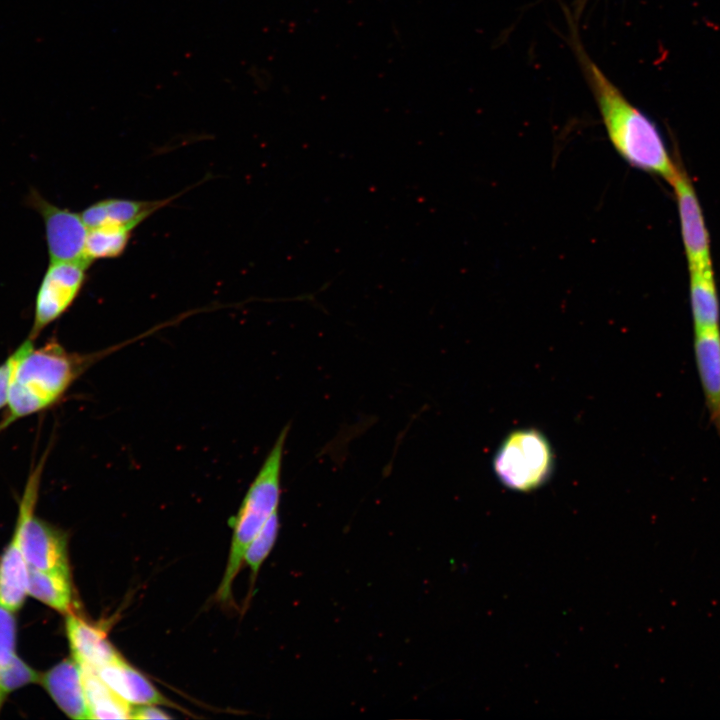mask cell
I'll list each match as a JSON object with an SVG mask.
<instances>
[{"mask_svg":"<svg viewBox=\"0 0 720 720\" xmlns=\"http://www.w3.org/2000/svg\"><path fill=\"white\" fill-rule=\"evenodd\" d=\"M571 42L616 152L632 167L660 176L671 183L679 167L672 161L656 125L624 96L591 59L575 31Z\"/></svg>","mask_w":720,"mask_h":720,"instance_id":"1","label":"cell"},{"mask_svg":"<svg viewBox=\"0 0 720 720\" xmlns=\"http://www.w3.org/2000/svg\"><path fill=\"white\" fill-rule=\"evenodd\" d=\"M121 347L117 345L96 353L77 354L69 353L57 342L35 349L33 340L28 338L23 343V352L14 369L7 402L8 413L0 429L55 404L93 363Z\"/></svg>","mask_w":720,"mask_h":720,"instance_id":"2","label":"cell"},{"mask_svg":"<svg viewBox=\"0 0 720 720\" xmlns=\"http://www.w3.org/2000/svg\"><path fill=\"white\" fill-rule=\"evenodd\" d=\"M289 426L283 428L255 479L231 519V549L223 579L217 591L220 601L231 597L232 584L243 563L245 551L271 515L278 511L281 496V468Z\"/></svg>","mask_w":720,"mask_h":720,"instance_id":"3","label":"cell"},{"mask_svg":"<svg viewBox=\"0 0 720 720\" xmlns=\"http://www.w3.org/2000/svg\"><path fill=\"white\" fill-rule=\"evenodd\" d=\"M553 466L551 445L536 429L511 432L493 459L497 479L505 487L523 492L542 486L550 478Z\"/></svg>","mask_w":720,"mask_h":720,"instance_id":"4","label":"cell"},{"mask_svg":"<svg viewBox=\"0 0 720 720\" xmlns=\"http://www.w3.org/2000/svg\"><path fill=\"white\" fill-rule=\"evenodd\" d=\"M44 459L28 478L14 531L18 534L23 556L30 569L70 572L65 534L33 513Z\"/></svg>","mask_w":720,"mask_h":720,"instance_id":"5","label":"cell"},{"mask_svg":"<svg viewBox=\"0 0 720 720\" xmlns=\"http://www.w3.org/2000/svg\"><path fill=\"white\" fill-rule=\"evenodd\" d=\"M90 265L84 262H50L40 285L30 339L59 318L75 301Z\"/></svg>","mask_w":720,"mask_h":720,"instance_id":"6","label":"cell"},{"mask_svg":"<svg viewBox=\"0 0 720 720\" xmlns=\"http://www.w3.org/2000/svg\"><path fill=\"white\" fill-rule=\"evenodd\" d=\"M32 202L44 219L50 262H84L90 265L85 256L89 229L81 215L54 206L36 193Z\"/></svg>","mask_w":720,"mask_h":720,"instance_id":"7","label":"cell"},{"mask_svg":"<svg viewBox=\"0 0 720 720\" xmlns=\"http://www.w3.org/2000/svg\"><path fill=\"white\" fill-rule=\"evenodd\" d=\"M671 185L676 196L682 240L690 268L711 266L709 235L693 185L678 168Z\"/></svg>","mask_w":720,"mask_h":720,"instance_id":"8","label":"cell"},{"mask_svg":"<svg viewBox=\"0 0 720 720\" xmlns=\"http://www.w3.org/2000/svg\"><path fill=\"white\" fill-rule=\"evenodd\" d=\"M693 347L705 406L720 438V327L694 331Z\"/></svg>","mask_w":720,"mask_h":720,"instance_id":"9","label":"cell"},{"mask_svg":"<svg viewBox=\"0 0 720 720\" xmlns=\"http://www.w3.org/2000/svg\"><path fill=\"white\" fill-rule=\"evenodd\" d=\"M39 682L68 717L78 720L91 719L82 669L73 657L64 659L40 675Z\"/></svg>","mask_w":720,"mask_h":720,"instance_id":"10","label":"cell"},{"mask_svg":"<svg viewBox=\"0 0 720 720\" xmlns=\"http://www.w3.org/2000/svg\"><path fill=\"white\" fill-rule=\"evenodd\" d=\"M65 629L72 657L81 667L97 671L121 658L102 628L71 612L66 614Z\"/></svg>","mask_w":720,"mask_h":720,"instance_id":"11","label":"cell"},{"mask_svg":"<svg viewBox=\"0 0 720 720\" xmlns=\"http://www.w3.org/2000/svg\"><path fill=\"white\" fill-rule=\"evenodd\" d=\"M170 200L140 201L110 198L90 205L80 215L88 229L117 226L133 230Z\"/></svg>","mask_w":720,"mask_h":720,"instance_id":"12","label":"cell"},{"mask_svg":"<svg viewBox=\"0 0 720 720\" xmlns=\"http://www.w3.org/2000/svg\"><path fill=\"white\" fill-rule=\"evenodd\" d=\"M121 698L131 705H170L157 688L122 657L95 671Z\"/></svg>","mask_w":720,"mask_h":720,"instance_id":"13","label":"cell"},{"mask_svg":"<svg viewBox=\"0 0 720 720\" xmlns=\"http://www.w3.org/2000/svg\"><path fill=\"white\" fill-rule=\"evenodd\" d=\"M29 566L23 556L18 534L0 557V605L16 612L28 595Z\"/></svg>","mask_w":720,"mask_h":720,"instance_id":"14","label":"cell"},{"mask_svg":"<svg viewBox=\"0 0 720 720\" xmlns=\"http://www.w3.org/2000/svg\"><path fill=\"white\" fill-rule=\"evenodd\" d=\"M690 305L694 331L720 327V302L711 266L690 268Z\"/></svg>","mask_w":720,"mask_h":720,"instance_id":"15","label":"cell"},{"mask_svg":"<svg viewBox=\"0 0 720 720\" xmlns=\"http://www.w3.org/2000/svg\"><path fill=\"white\" fill-rule=\"evenodd\" d=\"M81 669L91 719H130L132 705L114 692L94 670Z\"/></svg>","mask_w":720,"mask_h":720,"instance_id":"16","label":"cell"},{"mask_svg":"<svg viewBox=\"0 0 720 720\" xmlns=\"http://www.w3.org/2000/svg\"><path fill=\"white\" fill-rule=\"evenodd\" d=\"M28 595L61 613H70L73 602L70 572L30 569Z\"/></svg>","mask_w":720,"mask_h":720,"instance_id":"17","label":"cell"},{"mask_svg":"<svg viewBox=\"0 0 720 720\" xmlns=\"http://www.w3.org/2000/svg\"><path fill=\"white\" fill-rule=\"evenodd\" d=\"M132 230L117 226H103L88 230L85 256L91 263L95 259L119 257L126 249Z\"/></svg>","mask_w":720,"mask_h":720,"instance_id":"18","label":"cell"},{"mask_svg":"<svg viewBox=\"0 0 720 720\" xmlns=\"http://www.w3.org/2000/svg\"><path fill=\"white\" fill-rule=\"evenodd\" d=\"M279 529L280 520L278 511H276L266 521L245 551L243 562H245L250 568L252 585L256 580L262 563L268 557L275 545Z\"/></svg>","mask_w":720,"mask_h":720,"instance_id":"19","label":"cell"},{"mask_svg":"<svg viewBox=\"0 0 720 720\" xmlns=\"http://www.w3.org/2000/svg\"><path fill=\"white\" fill-rule=\"evenodd\" d=\"M39 680L40 675L18 656L10 664L0 667V710L12 691Z\"/></svg>","mask_w":720,"mask_h":720,"instance_id":"20","label":"cell"},{"mask_svg":"<svg viewBox=\"0 0 720 720\" xmlns=\"http://www.w3.org/2000/svg\"><path fill=\"white\" fill-rule=\"evenodd\" d=\"M16 619L14 612L0 605V667L10 664L16 657Z\"/></svg>","mask_w":720,"mask_h":720,"instance_id":"21","label":"cell"},{"mask_svg":"<svg viewBox=\"0 0 720 720\" xmlns=\"http://www.w3.org/2000/svg\"><path fill=\"white\" fill-rule=\"evenodd\" d=\"M23 352V344L0 365V409L7 405L15 366Z\"/></svg>","mask_w":720,"mask_h":720,"instance_id":"22","label":"cell"},{"mask_svg":"<svg viewBox=\"0 0 720 720\" xmlns=\"http://www.w3.org/2000/svg\"><path fill=\"white\" fill-rule=\"evenodd\" d=\"M169 718H171V717L168 714H166L164 711L160 710L159 708L155 707L154 705L147 704V705H135V707H132L130 719L147 720V719H169Z\"/></svg>","mask_w":720,"mask_h":720,"instance_id":"23","label":"cell"}]
</instances>
